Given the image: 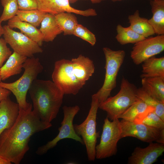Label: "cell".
<instances>
[{
  "label": "cell",
  "instance_id": "cell-7",
  "mask_svg": "<svg viewBox=\"0 0 164 164\" xmlns=\"http://www.w3.org/2000/svg\"><path fill=\"white\" fill-rule=\"evenodd\" d=\"M99 104L98 99L92 95L91 108L86 118L80 124L73 125L76 134L82 137L88 160L91 161H94L96 158V146L97 139L99 137V132L96 130V118Z\"/></svg>",
  "mask_w": 164,
  "mask_h": 164
},
{
  "label": "cell",
  "instance_id": "cell-22",
  "mask_svg": "<svg viewBox=\"0 0 164 164\" xmlns=\"http://www.w3.org/2000/svg\"><path fill=\"white\" fill-rule=\"evenodd\" d=\"M40 25L39 30L43 35V42H52L57 35L63 32L54 15L46 13Z\"/></svg>",
  "mask_w": 164,
  "mask_h": 164
},
{
  "label": "cell",
  "instance_id": "cell-35",
  "mask_svg": "<svg viewBox=\"0 0 164 164\" xmlns=\"http://www.w3.org/2000/svg\"><path fill=\"white\" fill-rule=\"evenodd\" d=\"M2 22L0 21V38L3 35L4 33V29L3 26L2 25Z\"/></svg>",
  "mask_w": 164,
  "mask_h": 164
},
{
  "label": "cell",
  "instance_id": "cell-34",
  "mask_svg": "<svg viewBox=\"0 0 164 164\" xmlns=\"http://www.w3.org/2000/svg\"><path fill=\"white\" fill-rule=\"evenodd\" d=\"M11 163L0 156V164H11Z\"/></svg>",
  "mask_w": 164,
  "mask_h": 164
},
{
  "label": "cell",
  "instance_id": "cell-1",
  "mask_svg": "<svg viewBox=\"0 0 164 164\" xmlns=\"http://www.w3.org/2000/svg\"><path fill=\"white\" fill-rule=\"evenodd\" d=\"M32 108V104L26 109L19 108L15 123L0 135V156L11 163H20L29 149L33 135L52 126L51 123L41 120Z\"/></svg>",
  "mask_w": 164,
  "mask_h": 164
},
{
  "label": "cell",
  "instance_id": "cell-11",
  "mask_svg": "<svg viewBox=\"0 0 164 164\" xmlns=\"http://www.w3.org/2000/svg\"><path fill=\"white\" fill-rule=\"evenodd\" d=\"M3 27V38L14 52L27 58L43 52L40 46L21 32L14 30L7 25Z\"/></svg>",
  "mask_w": 164,
  "mask_h": 164
},
{
  "label": "cell",
  "instance_id": "cell-14",
  "mask_svg": "<svg viewBox=\"0 0 164 164\" xmlns=\"http://www.w3.org/2000/svg\"><path fill=\"white\" fill-rule=\"evenodd\" d=\"M164 152V143L153 142L144 148L136 147L128 157V164H152Z\"/></svg>",
  "mask_w": 164,
  "mask_h": 164
},
{
  "label": "cell",
  "instance_id": "cell-16",
  "mask_svg": "<svg viewBox=\"0 0 164 164\" xmlns=\"http://www.w3.org/2000/svg\"><path fill=\"white\" fill-rule=\"evenodd\" d=\"M153 111L154 109L153 108L138 98L120 115L118 118L136 123H141L147 115Z\"/></svg>",
  "mask_w": 164,
  "mask_h": 164
},
{
  "label": "cell",
  "instance_id": "cell-29",
  "mask_svg": "<svg viewBox=\"0 0 164 164\" xmlns=\"http://www.w3.org/2000/svg\"><path fill=\"white\" fill-rule=\"evenodd\" d=\"M73 35L88 42L92 46L96 43L95 35L87 28L79 23L75 28Z\"/></svg>",
  "mask_w": 164,
  "mask_h": 164
},
{
  "label": "cell",
  "instance_id": "cell-19",
  "mask_svg": "<svg viewBox=\"0 0 164 164\" xmlns=\"http://www.w3.org/2000/svg\"><path fill=\"white\" fill-rule=\"evenodd\" d=\"M150 4L152 16L148 22L155 34L164 35V0L150 1Z\"/></svg>",
  "mask_w": 164,
  "mask_h": 164
},
{
  "label": "cell",
  "instance_id": "cell-13",
  "mask_svg": "<svg viewBox=\"0 0 164 164\" xmlns=\"http://www.w3.org/2000/svg\"><path fill=\"white\" fill-rule=\"evenodd\" d=\"M38 8L46 13L56 15L63 12L75 13L84 16H94L97 15L95 9L90 8L80 10L72 7L69 0H37Z\"/></svg>",
  "mask_w": 164,
  "mask_h": 164
},
{
  "label": "cell",
  "instance_id": "cell-9",
  "mask_svg": "<svg viewBox=\"0 0 164 164\" xmlns=\"http://www.w3.org/2000/svg\"><path fill=\"white\" fill-rule=\"evenodd\" d=\"M63 109V118L61 123V126L58 128L59 133L52 140L39 147L36 151L37 154L41 155L46 153L49 150L56 146L59 141L64 139H71L84 145L82 138L75 132L73 124L74 118L80 110L79 107L78 105L64 106Z\"/></svg>",
  "mask_w": 164,
  "mask_h": 164
},
{
  "label": "cell",
  "instance_id": "cell-40",
  "mask_svg": "<svg viewBox=\"0 0 164 164\" xmlns=\"http://www.w3.org/2000/svg\"><path fill=\"white\" fill-rule=\"evenodd\" d=\"M1 77H0V82L1 81Z\"/></svg>",
  "mask_w": 164,
  "mask_h": 164
},
{
  "label": "cell",
  "instance_id": "cell-12",
  "mask_svg": "<svg viewBox=\"0 0 164 164\" xmlns=\"http://www.w3.org/2000/svg\"><path fill=\"white\" fill-rule=\"evenodd\" d=\"M164 50V35L148 37L134 44L130 56L136 65L159 54Z\"/></svg>",
  "mask_w": 164,
  "mask_h": 164
},
{
  "label": "cell",
  "instance_id": "cell-23",
  "mask_svg": "<svg viewBox=\"0 0 164 164\" xmlns=\"http://www.w3.org/2000/svg\"><path fill=\"white\" fill-rule=\"evenodd\" d=\"M130 27L138 34L146 38L155 34L154 30L148 22V19L141 17L139 11L136 10L132 15L128 17Z\"/></svg>",
  "mask_w": 164,
  "mask_h": 164
},
{
  "label": "cell",
  "instance_id": "cell-39",
  "mask_svg": "<svg viewBox=\"0 0 164 164\" xmlns=\"http://www.w3.org/2000/svg\"><path fill=\"white\" fill-rule=\"evenodd\" d=\"M150 1H159V0H150Z\"/></svg>",
  "mask_w": 164,
  "mask_h": 164
},
{
  "label": "cell",
  "instance_id": "cell-28",
  "mask_svg": "<svg viewBox=\"0 0 164 164\" xmlns=\"http://www.w3.org/2000/svg\"><path fill=\"white\" fill-rule=\"evenodd\" d=\"M3 11L0 17L2 22L8 21L16 15L19 10L17 0H1Z\"/></svg>",
  "mask_w": 164,
  "mask_h": 164
},
{
  "label": "cell",
  "instance_id": "cell-17",
  "mask_svg": "<svg viewBox=\"0 0 164 164\" xmlns=\"http://www.w3.org/2000/svg\"><path fill=\"white\" fill-rule=\"evenodd\" d=\"M27 57L13 52L5 64L0 68V75L2 80H5L10 77L20 73L23 64Z\"/></svg>",
  "mask_w": 164,
  "mask_h": 164
},
{
  "label": "cell",
  "instance_id": "cell-33",
  "mask_svg": "<svg viewBox=\"0 0 164 164\" xmlns=\"http://www.w3.org/2000/svg\"><path fill=\"white\" fill-rule=\"evenodd\" d=\"M11 93L9 90L0 87V102L9 97Z\"/></svg>",
  "mask_w": 164,
  "mask_h": 164
},
{
  "label": "cell",
  "instance_id": "cell-20",
  "mask_svg": "<svg viewBox=\"0 0 164 164\" xmlns=\"http://www.w3.org/2000/svg\"><path fill=\"white\" fill-rule=\"evenodd\" d=\"M142 87L158 101L164 103V78L161 77L142 78Z\"/></svg>",
  "mask_w": 164,
  "mask_h": 164
},
{
  "label": "cell",
  "instance_id": "cell-37",
  "mask_svg": "<svg viewBox=\"0 0 164 164\" xmlns=\"http://www.w3.org/2000/svg\"><path fill=\"white\" fill-rule=\"evenodd\" d=\"M79 0H69L70 3H74Z\"/></svg>",
  "mask_w": 164,
  "mask_h": 164
},
{
  "label": "cell",
  "instance_id": "cell-15",
  "mask_svg": "<svg viewBox=\"0 0 164 164\" xmlns=\"http://www.w3.org/2000/svg\"><path fill=\"white\" fill-rule=\"evenodd\" d=\"M19 112V105L12 101L9 97L0 102V135L14 124Z\"/></svg>",
  "mask_w": 164,
  "mask_h": 164
},
{
  "label": "cell",
  "instance_id": "cell-27",
  "mask_svg": "<svg viewBox=\"0 0 164 164\" xmlns=\"http://www.w3.org/2000/svg\"><path fill=\"white\" fill-rule=\"evenodd\" d=\"M46 14L38 9L30 10H19L16 16L20 20L29 23L37 27L40 25Z\"/></svg>",
  "mask_w": 164,
  "mask_h": 164
},
{
  "label": "cell",
  "instance_id": "cell-32",
  "mask_svg": "<svg viewBox=\"0 0 164 164\" xmlns=\"http://www.w3.org/2000/svg\"><path fill=\"white\" fill-rule=\"evenodd\" d=\"M19 10H30L37 9V0H17Z\"/></svg>",
  "mask_w": 164,
  "mask_h": 164
},
{
  "label": "cell",
  "instance_id": "cell-36",
  "mask_svg": "<svg viewBox=\"0 0 164 164\" xmlns=\"http://www.w3.org/2000/svg\"><path fill=\"white\" fill-rule=\"evenodd\" d=\"M105 0H90L91 2L93 4H97Z\"/></svg>",
  "mask_w": 164,
  "mask_h": 164
},
{
  "label": "cell",
  "instance_id": "cell-25",
  "mask_svg": "<svg viewBox=\"0 0 164 164\" xmlns=\"http://www.w3.org/2000/svg\"><path fill=\"white\" fill-rule=\"evenodd\" d=\"M116 30L117 34L115 38L121 45L135 44L145 38L136 32L129 26L124 27L118 24L117 26Z\"/></svg>",
  "mask_w": 164,
  "mask_h": 164
},
{
  "label": "cell",
  "instance_id": "cell-3",
  "mask_svg": "<svg viewBox=\"0 0 164 164\" xmlns=\"http://www.w3.org/2000/svg\"><path fill=\"white\" fill-rule=\"evenodd\" d=\"M33 111L47 123L55 118L63 102L64 94L53 81L36 79L29 90Z\"/></svg>",
  "mask_w": 164,
  "mask_h": 164
},
{
  "label": "cell",
  "instance_id": "cell-8",
  "mask_svg": "<svg viewBox=\"0 0 164 164\" xmlns=\"http://www.w3.org/2000/svg\"><path fill=\"white\" fill-rule=\"evenodd\" d=\"M121 133L118 118L111 121L107 117L105 118L100 142L96 146V158L101 159L115 155Z\"/></svg>",
  "mask_w": 164,
  "mask_h": 164
},
{
  "label": "cell",
  "instance_id": "cell-5",
  "mask_svg": "<svg viewBox=\"0 0 164 164\" xmlns=\"http://www.w3.org/2000/svg\"><path fill=\"white\" fill-rule=\"evenodd\" d=\"M137 89L135 85L123 77L118 93L99 103V108L107 113V117L111 121L118 118L120 115L138 99L136 95Z\"/></svg>",
  "mask_w": 164,
  "mask_h": 164
},
{
  "label": "cell",
  "instance_id": "cell-4",
  "mask_svg": "<svg viewBox=\"0 0 164 164\" xmlns=\"http://www.w3.org/2000/svg\"><path fill=\"white\" fill-rule=\"evenodd\" d=\"M24 72L13 82H0V87L9 90L15 96L19 108L26 109L32 104L26 100V95L33 82L43 71V67L38 58H27L23 64Z\"/></svg>",
  "mask_w": 164,
  "mask_h": 164
},
{
  "label": "cell",
  "instance_id": "cell-10",
  "mask_svg": "<svg viewBox=\"0 0 164 164\" xmlns=\"http://www.w3.org/2000/svg\"><path fill=\"white\" fill-rule=\"evenodd\" d=\"M120 123L121 139L132 137L149 143L154 142L164 143V129H159L142 123H136L123 119L120 121Z\"/></svg>",
  "mask_w": 164,
  "mask_h": 164
},
{
  "label": "cell",
  "instance_id": "cell-24",
  "mask_svg": "<svg viewBox=\"0 0 164 164\" xmlns=\"http://www.w3.org/2000/svg\"><path fill=\"white\" fill-rule=\"evenodd\" d=\"M56 21L64 35H73L78 24L77 18L72 13L61 12L55 15Z\"/></svg>",
  "mask_w": 164,
  "mask_h": 164
},
{
  "label": "cell",
  "instance_id": "cell-18",
  "mask_svg": "<svg viewBox=\"0 0 164 164\" xmlns=\"http://www.w3.org/2000/svg\"><path fill=\"white\" fill-rule=\"evenodd\" d=\"M7 25L12 29H19L21 33L37 43L40 46H42L43 42V35L36 27L20 20L16 15L8 21Z\"/></svg>",
  "mask_w": 164,
  "mask_h": 164
},
{
  "label": "cell",
  "instance_id": "cell-26",
  "mask_svg": "<svg viewBox=\"0 0 164 164\" xmlns=\"http://www.w3.org/2000/svg\"><path fill=\"white\" fill-rule=\"evenodd\" d=\"M136 95L148 105L153 108L155 113L164 121V103L155 99L142 87L137 88Z\"/></svg>",
  "mask_w": 164,
  "mask_h": 164
},
{
  "label": "cell",
  "instance_id": "cell-38",
  "mask_svg": "<svg viewBox=\"0 0 164 164\" xmlns=\"http://www.w3.org/2000/svg\"><path fill=\"white\" fill-rule=\"evenodd\" d=\"M112 1L114 2H115L118 1H120L123 0H111Z\"/></svg>",
  "mask_w": 164,
  "mask_h": 164
},
{
  "label": "cell",
  "instance_id": "cell-6",
  "mask_svg": "<svg viewBox=\"0 0 164 164\" xmlns=\"http://www.w3.org/2000/svg\"><path fill=\"white\" fill-rule=\"evenodd\" d=\"M103 50L105 58L104 80L102 87L93 94L98 99L99 103L110 97L111 92L116 87L118 74L125 56L123 50H114L104 47Z\"/></svg>",
  "mask_w": 164,
  "mask_h": 164
},
{
  "label": "cell",
  "instance_id": "cell-21",
  "mask_svg": "<svg viewBox=\"0 0 164 164\" xmlns=\"http://www.w3.org/2000/svg\"><path fill=\"white\" fill-rule=\"evenodd\" d=\"M142 63V74L140 77H161L164 78V57L150 58Z\"/></svg>",
  "mask_w": 164,
  "mask_h": 164
},
{
  "label": "cell",
  "instance_id": "cell-30",
  "mask_svg": "<svg viewBox=\"0 0 164 164\" xmlns=\"http://www.w3.org/2000/svg\"><path fill=\"white\" fill-rule=\"evenodd\" d=\"M142 123L158 129H164V121L158 116L154 111L149 113L144 118Z\"/></svg>",
  "mask_w": 164,
  "mask_h": 164
},
{
  "label": "cell",
  "instance_id": "cell-2",
  "mask_svg": "<svg viewBox=\"0 0 164 164\" xmlns=\"http://www.w3.org/2000/svg\"><path fill=\"white\" fill-rule=\"evenodd\" d=\"M94 70L93 61L80 55L71 60L62 59L56 61L52 78L64 94L76 95L92 75Z\"/></svg>",
  "mask_w": 164,
  "mask_h": 164
},
{
  "label": "cell",
  "instance_id": "cell-31",
  "mask_svg": "<svg viewBox=\"0 0 164 164\" xmlns=\"http://www.w3.org/2000/svg\"><path fill=\"white\" fill-rule=\"evenodd\" d=\"M4 38H0V68L12 53Z\"/></svg>",
  "mask_w": 164,
  "mask_h": 164
}]
</instances>
